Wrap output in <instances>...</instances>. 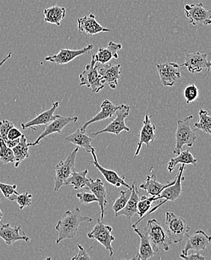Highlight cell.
<instances>
[{"instance_id":"1","label":"cell","mask_w":211,"mask_h":260,"mask_svg":"<svg viewBox=\"0 0 211 260\" xmlns=\"http://www.w3.org/2000/svg\"><path fill=\"white\" fill-rule=\"evenodd\" d=\"M92 220V217L82 215L80 208L76 207L66 211L55 226V229L59 233L56 244L60 243L64 239H75L80 225L83 222H91Z\"/></svg>"},{"instance_id":"2","label":"cell","mask_w":211,"mask_h":260,"mask_svg":"<svg viewBox=\"0 0 211 260\" xmlns=\"http://www.w3.org/2000/svg\"><path fill=\"white\" fill-rule=\"evenodd\" d=\"M149 241L155 253L163 250L168 251L172 244L166 228L156 218L148 220L146 228Z\"/></svg>"},{"instance_id":"3","label":"cell","mask_w":211,"mask_h":260,"mask_svg":"<svg viewBox=\"0 0 211 260\" xmlns=\"http://www.w3.org/2000/svg\"><path fill=\"white\" fill-rule=\"evenodd\" d=\"M193 115H190L184 119H179L177 123V130H176L175 149L173 153L177 155L183 150L184 146L191 147L196 142L197 137L195 131L192 129L191 122L193 119Z\"/></svg>"},{"instance_id":"4","label":"cell","mask_w":211,"mask_h":260,"mask_svg":"<svg viewBox=\"0 0 211 260\" xmlns=\"http://www.w3.org/2000/svg\"><path fill=\"white\" fill-rule=\"evenodd\" d=\"M185 169V165H182L179 168V171H178L177 176H176V180L174 184L168 186L166 187L158 196L154 197V200L155 201L159 200L165 199L164 201H162L161 203H159L157 206H154L153 209H150L148 213L145 214L141 219H140L139 222H141L143 219L146 218V217L149 216V214L153 213L157 210V209L160 207L162 205L165 204L166 202L168 201H174L180 197L181 193H182V182L185 180V177L183 176L184 173V170Z\"/></svg>"},{"instance_id":"5","label":"cell","mask_w":211,"mask_h":260,"mask_svg":"<svg viewBox=\"0 0 211 260\" xmlns=\"http://www.w3.org/2000/svg\"><path fill=\"white\" fill-rule=\"evenodd\" d=\"M166 230L172 243H180L190 230L185 219L172 212L166 213Z\"/></svg>"},{"instance_id":"6","label":"cell","mask_w":211,"mask_h":260,"mask_svg":"<svg viewBox=\"0 0 211 260\" xmlns=\"http://www.w3.org/2000/svg\"><path fill=\"white\" fill-rule=\"evenodd\" d=\"M97 66L98 62L94 54L92 55L91 62L86 64L84 71L79 76L80 86H86L94 93H98L104 88V83L97 72Z\"/></svg>"},{"instance_id":"7","label":"cell","mask_w":211,"mask_h":260,"mask_svg":"<svg viewBox=\"0 0 211 260\" xmlns=\"http://www.w3.org/2000/svg\"><path fill=\"white\" fill-rule=\"evenodd\" d=\"M130 110V107L128 105H124V104L119 105V108L116 112V119L104 128L91 134V138H94L97 135L104 133L119 135L122 132H130V127H127L125 124V119L129 116Z\"/></svg>"},{"instance_id":"8","label":"cell","mask_w":211,"mask_h":260,"mask_svg":"<svg viewBox=\"0 0 211 260\" xmlns=\"http://www.w3.org/2000/svg\"><path fill=\"white\" fill-rule=\"evenodd\" d=\"M112 232H113L112 226L105 224L100 218H97V224L87 235L89 239L97 241L100 245H103L110 252V256H113L114 253L112 244L116 239L115 236L112 234Z\"/></svg>"},{"instance_id":"9","label":"cell","mask_w":211,"mask_h":260,"mask_svg":"<svg viewBox=\"0 0 211 260\" xmlns=\"http://www.w3.org/2000/svg\"><path fill=\"white\" fill-rule=\"evenodd\" d=\"M79 147L75 148L66 157L65 160H61L55 168L56 176H55V191H58L61 186L64 185V182L75 170V162Z\"/></svg>"},{"instance_id":"10","label":"cell","mask_w":211,"mask_h":260,"mask_svg":"<svg viewBox=\"0 0 211 260\" xmlns=\"http://www.w3.org/2000/svg\"><path fill=\"white\" fill-rule=\"evenodd\" d=\"M184 14L193 26H208L211 23V12L204 7L202 3L185 5Z\"/></svg>"},{"instance_id":"11","label":"cell","mask_w":211,"mask_h":260,"mask_svg":"<svg viewBox=\"0 0 211 260\" xmlns=\"http://www.w3.org/2000/svg\"><path fill=\"white\" fill-rule=\"evenodd\" d=\"M78 118L77 116L73 117H67V116H61L60 115H56L54 119L46 124L45 131L39 135V138L36 139L32 143H29V146H36L40 143L43 139H47V137L53 134H61L63 129L67 124H75L77 122Z\"/></svg>"},{"instance_id":"12","label":"cell","mask_w":211,"mask_h":260,"mask_svg":"<svg viewBox=\"0 0 211 260\" xmlns=\"http://www.w3.org/2000/svg\"><path fill=\"white\" fill-rule=\"evenodd\" d=\"M180 64L168 61L157 64V72L164 86H174L181 80Z\"/></svg>"},{"instance_id":"13","label":"cell","mask_w":211,"mask_h":260,"mask_svg":"<svg viewBox=\"0 0 211 260\" xmlns=\"http://www.w3.org/2000/svg\"><path fill=\"white\" fill-rule=\"evenodd\" d=\"M181 67H185L192 74L200 73L203 70L207 69V72L210 71L211 62L207 59L206 53L200 52L187 53L184 64H180Z\"/></svg>"},{"instance_id":"14","label":"cell","mask_w":211,"mask_h":260,"mask_svg":"<svg viewBox=\"0 0 211 260\" xmlns=\"http://www.w3.org/2000/svg\"><path fill=\"white\" fill-rule=\"evenodd\" d=\"M94 48V45L92 44L88 45V46L83 47L82 49H61L60 51L57 54L47 56L45 57V61H50V62L55 63L57 64H64L71 62L76 58L82 55L87 54Z\"/></svg>"},{"instance_id":"15","label":"cell","mask_w":211,"mask_h":260,"mask_svg":"<svg viewBox=\"0 0 211 260\" xmlns=\"http://www.w3.org/2000/svg\"><path fill=\"white\" fill-rule=\"evenodd\" d=\"M187 236V243L184 246V250L181 252V254H188L189 250H195V251H200V250H204L207 248L210 242V236H209L205 232L202 230H197L194 234L192 236Z\"/></svg>"},{"instance_id":"16","label":"cell","mask_w":211,"mask_h":260,"mask_svg":"<svg viewBox=\"0 0 211 260\" xmlns=\"http://www.w3.org/2000/svg\"><path fill=\"white\" fill-rule=\"evenodd\" d=\"M121 64H112L110 63L100 64L98 62L97 72L103 83H108L111 89H116L119 84L121 76Z\"/></svg>"},{"instance_id":"17","label":"cell","mask_w":211,"mask_h":260,"mask_svg":"<svg viewBox=\"0 0 211 260\" xmlns=\"http://www.w3.org/2000/svg\"><path fill=\"white\" fill-rule=\"evenodd\" d=\"M95 152V149L92 148L90 153L91 155H92L93 160L92 161L89 162L94 165V166L97 169V170H99V171L101 173V174L103 175L107 182H108L109 184L117 187V188L121 187V186H124V187H127V188H130V186L124 181L125 176H120L115 170L103 168V167L99 164Z\"/></svg>"},{"instance_id":"18","label":"cell","mask_w":211,"mask_h":260,"mask_svg":"<svg viewBox=\"0 0 211 260\" xmlns=\"http://www.w3.org/2000/svg\"><path fill=\"white\" fill-rule=\"evenodd\" d=\"M77 27L80 32L85 33L89 36L110 31V29H107L97 22L94 13L79 17L77 19Z\"/></svg>"},{"instance_id":"19","label":"cell","mask_w":211,"mask_h":260,"mask_svg":"<svg viewBox=\"0 0 211 260\" xmlns=\"http://www.w3.org/2000/svg\"><path fill=\"white\" fill-rule=\"evenodd\" d=\"M156 127L154 124L151 123V116L149 114H146L145 116L144 121H143V125L142 127L139 134V140L137 143V148L135 151V157L138 155L140 151H141L142 146L143 144H146L148 148L150 146V143L155 140Z\"/></svg>"},{"instance_id":"20","label":"cell","mask_w":211,"mask_h":260,"mask_svg":"<svg viewBox=\"0 0 211 260\" xmlns=\"http://www.w3.org/2000/svg\"><path fill=\"white\" fill-rule=\"evenodd\" d=\"M21 226H11L9 223H3L0 226V238L6 242V245H12L17 241H24L26 242H29L31 241L30 238L26 236L24 232L20 234Z\"/></svg>"},{"instance_id":"21","label":"cell","mask_w":211,"mask_h":260,"mask_svg":"<svg viewBox=\"0 0 211 260\" xmlns=\"http://www.w3.org/2000/svg\"><path fill=\"white\" fill-rule=\"evenodd\" d=\"M86 189L91 190V193H94V196L97 199V203L100 208V216L99 218L100 220L104 219L105 206L107 203V188L105 184L102 182L101 179H89Z\"/></svg>"},{"instance_id":"22","label":"cell","mask_w":211,"mask_h":260,"mask_svg":"<svg viewBox=\"0 0 211 260\" xmlns=\"http://www.w3.org/2000/svg\"><path fill=\"white\" fill-rule=\"evenodd\" d=\"M133 229L135 233L139 236L140 247L136 256L132 258V259L147 260L153 257L156 254V253L151 247L146 228L143 229L142 228L135 226Z\"/></svg>"},{"instance_id":"23","label":"cell","mask_w":211,"mask_h":260,"mask_svg":"<svg viewBox=\"0 0 211 260\" xmlns=\"http://www.w3.org/2000/svg\"><path fill=\"white\" fill-rule=\"evenodd\" d=\"M119 106L115 105L113 102H110L109 99H105L101 105H100V110L97 114H96L94 117L91 118L90 120L85 122L80 127L81 132H86V128L89 124L94 122H100V121L106 120L109 118H112L116 114V110L119 108Z\"/></svg>"},{"instance_id":"24","label":"cell","mask_w":211,"mask_h":260,"mask_svg":"<svg viewBox=\"0 0 211 260\" xmlns=\"http://www.w3.org/2000/svg\"><path fill=\"white\" fill-rule=\"evenodd\" d=\"M175 180L176 177L174 178V180L171 181V182H168L165 184L160 183V182L157 180V176H156V174L152 173V174L147 176L146 180L143 182V183L138 185V188L145 190L149 196L157 197L158 196L166 187L174 184Z\"/></svg>"},{"instance_id":"25","label":"cell","mask_w":211,"mask_h":260,"mask_svg":"<svg viewBox=\"0 0 211 260\" xmlns=\"http://www.w3.org/2000/svg\"><path fill=\"white\" fill-rule=\"evenodd\" d=\"M59 106V102H54L52 105L51 108L49 110H45L42 112L40 114L37 115L34 119L29 121L27 122L22 123L21 127L23 130H26L28 128H31L33 130H36L34 127L37 126L46 125L49 122H51L54 119V113L56 109Z\"/></svg>"},{"instance_id":"26","label":"cell","mask_w":211,"mask_h":260,"mask_svg":"<svg viewBox=\"0 0 211 260\" xmlns=\"http://www.w3.org/2000/svg\"><path fill=\"white\" fill-rule=\"evenodd\" d=\"M122 49V45L121 44L115 43L113 42H110L108 46L105 48L100 47L98 51L96 54V60L100 64H106L111 60L112 59H119V54L118 52Z\"/></svg>"},{"instance_id":"27","label":"cell","mask_w":211,"mask_h":260,"mask_svg":"<svg viewBox=\"0 0 211 260\" xmlns=\"http://www.w3.org/2000/svg\"><path fill=\"white\" fill-rule=\"evenodd\" d=\"M138 200H139V198H138V188L136 187L135 182H133L131 186V194H130L127 204L121 210L116 212V217L124 215L127 219L130 220L135 214H137V203H138Z\"/></svg>"},{"instance_id":"28","label":"cell","mask_w":211,"mask_h":260,"mask_svg":"<svg viewBox=\"0 0 211 260\" xmlns=\"http://www.w3.org/2000/svg\"><path fill=\"white\" fill-rule=\"evenodd\" d=\"M65 140L68 143L75 145L77 147L83 148L86 152L90 153L92 146H91V141L92 138L89 136L86 132H81L80 128L76 130L73 134L66 137Z\"/></svg>"},{"instance_id":"29","label":"cell","mask_w":211,"mask_h":260,"mask_svg":"<svg viewBox=\"0 0 211 260\" xmlns=\"http://www.w3.org/2000/svg\"><path fill=\"white\" fill-rule=\"evenodd\" d=\"M45 21L59 26L63 19L65 17L66 9L59 6H53L46 8L44 10Z\"/></svg>"},{"instance_id":"30","label":"cell","mask_w":211,"mask_h":260,"mask_svg":"<svg viewBox=\"0 0 211 260\" xmlns=\"http://www.w3.org/2000/svg\"><path fill=\"white\" fill-rule=\"evenodd\" d=\"M29 148L27 139L24 135H22L17 146L12 149L14 152V155H15L14 164H15V168H18L23 160L29 157Z\"/></svg>"},{"instance_id":"31","label":"cell","mask_w":211,"mask_h":260,"mask_svg":"<svg viewBox=\"0 0 211 260\" xmlns=\"http://www.w3.org/2000/svg\"><path fill=\"white\" fill-rule=\"evenodd\" d=\"M89 170H85L81 172H76L75 170L72 172L69 178L64 182V185H70L74 187L75 190H80L87 187L89 178L87 177Z\"/></svg>"},{"instance_id":"32","label":"cell","mask_w":211,"mask_h":260,"mask_svg":"<svg viewBox=\"0 0 211 260\" xmlns=\"http://www.w3.org/2000/svg\"><path fill=\"white\" fill-rule=\"evenodd\" d=\"M198 160L193 157V154L189 150L181 151L180 153L177 154V157H172L169 161L168 162V171L169 173L174 170V168L179 164L181 165H193L196 166Z\"/></svg>"},{"instance_id":"33","label":"cell","mask_w":211,"mask_h":260,"mask_svg":"<svg viewBox=\"0 0 211 260\" xmlns=\"http://www.w3.org/2000/svg\"><path fill=\"white\" fill-rule=\"evenodd\" d=\"M155 201L154 196H144L142 197L141 199L138 200V203H137V214H138L139 219L134 223L132 225V228H135L136 225L139 223L140 219L143 217L152 207L153 204Z\"/></svg>"},{"instance_id":"34","label":"cell","mask_w":211,"mask_h":260,"mask_svg":"<svg viewBox=\"0 0 211 260\" xmlns=\"http://www.w3.org/2000/svg\"><path fill=\"white\" fill-rule=\"evenodd\" d=\"M199 120L195 123L194 127L196 130H201L205 133L211 134V116L208 112L204 109H201L198 112Z\"/></svg>"},{"instance_id":"35","label":"cell","mask_w":211,"mask_h":260,"mask_svg":"<svg viewBox=\"0 0 211 260\" xmlns=\"http://www.w3.org/2000/svg\"><path fill=\"white\" fill-rule=\"evenodd\" d=\"M0 161L3 165L15 162V155L12 149L6 146L3 140H0Z\"/></svg>"},{"instance_id":"36","label":"cell","mask_w":211,"mask_h":260,"mask_svg":"<svg viewBox=\"0 0 211 260\" xmlns=\"http://www.w3.org/2000/svg\"><path fill=\"white\" fill-rule=\"evenodd\" d=\"M130 194H131V187L130 188H127V190L120 191L119 198L113 203V209L115 213L121 210L125 206L130 198Z\"/></svg>"},{"instance_id":"37","label":"cell","mask_w":211,"mask_h":260,"mask_svg":"<svg viewBox=\"0 0 211 260\" xmlns=\"http://www.w3.org/2000/svg\"><path fill=\"white\" fill-rule=\"evenodd\" d=\"M199 95V91L195 84L187 85L184 91V99L187 105L195 102Z\"/></svg>"},{"instance_id":"38","label":"cell","mask_w":211,"mask_h":260,"mask_svg":"<svg viewBox=\"0 0 211 260\" xmlns=\"http://www.w3.org/2000/svg\"><path fill=\"white\" fill-rule=\"evenodd\" d=\"M12 201L17 202V204L20 206V210L24 209L26 207H29L32 203V195L29 193V192H25V193H21V194L15 195Z\"/></svg>"},{"instance_id":"39","label":"cell","mask_w":211,"mask_h":260,"mask_svg":"<svg viewBox=\"0 0 211 260\" xmlns=\"http://www.w3.org/2000/svg\"><path fill=\"white\" fill-rule=\"evenodd\" d=\"M0 190L3 196L12 201L15 195L19 194L17 190V184H9L0 182Z\"/></svg>"},{"instance_id":"40","label":"cell","mask_w":211,"mask_h":260,"mask_svg":"<svg viewBox=\"0 0 211 260\" xmlns=\"http://www.w3.org/2000/svg\"><path fill=\"white\" fill-rule=\"evenodd\" d=\"M13 127H15V124L10 121L6 119L0 121V140H3V141L7 140L8 133Z\"/></svg>"},{"instance_id":"41","label":"cell","mask_w":211,"mask_h":260,"mask_svg":"<svg viewBox=\"0 0 211 260\" xmlns=\"http://www.w3.org/2000/svg\"><path fill=\"white\" fill-rule=\"evenodd\" d=\"M77 198L80 200L82 204H90L94 202H97V199L94 196V193H89V192H80L77 193Z\"/></svg>"},{"instance_id":"42","label":"cell","mask_w":211,"mask_h":260,"mask_svg":"<svg viewBox=\"0 0 211 260\" xmlns=\"http://www.w3.org/2000/svg\"><path fill=\"white\" fill-rule=\"evenodd\" d=\"M79 248V252L77 255H75V256L72 257V260H80V259H91V258L88 254V251L90 250L91 249H92V246L89 247L88 250H86L84 247H83L81 245H77Z\"/></svg>"},{"instance_id":"43","label":"cell","mask_w":211,"mask_h":260,"mask_svg":"<svg viewBox=\"0 0 211 260\" xmlns=\"http://www.w3.org/2000/svg\"><path fill=\"white\" fill-rule=\"evenodd\" d=\"M22 135H23V134L21 133V132H20L18 128L13 127L9 130L7 135V138L8 140H16V139L21 138Z\"/></svg>"},{"instance_id":"44","label":"cell","mask_w":211,"mask_h":260,"mask_svg":"<svg viewBox=\"0 0 211 260\" xmlns=\"http://www.w3.org/2000/svg\"><path fill=\"white\" fill-rule=\"evenodd\" d=\"M180 257L182 258V259L186 260H205V256H203L202 255L199 254L198 252L196 253H191L190 255H182L181 253Z\"/></svg>"},{"instance_id":"45","label":"cell","mask_w":211,"mask_h":260,"mask_svg":"<svg viewBox=\"0 0 211 260\" xmlns=\"http://www.w3.org/2000/svg\"><path fill=\"white\" fill-rule=\"evenodd\" d=\"M20 141V138L16 139V140H5V143H6V146L10 148V149H12V148L15 147V146H17V143Z\"/></svg>"},{"instance_id":"46","label":"cell","mask_w":211,"mask_h":260,"mask_svg":"<svg viewBox=\"0 0 211 260\" xmlns=\"http://www.w3.org/2000/svg\"><path fill=\"white\" fill-rule=\"evenodd\" d=\"M12 53H13L12 52H9V54H8L7 56L3 59V60L0 61V68H1L2 66L6 62V61L9 60V59L12 57Z\"/></svg>"},{"instance_id":"47","label":"cell","mask_w":211,"mask_h":260,"mask_svg":"<svg viewBox=\"0 0 211 260\" xmlns=\"http://www.w3.org/2000/svg\"><path fill=\"white\" fill-rule=\"evenodd\" d=\"M1 198H0V203H1ZM3 217V213L2 212L1 209H0V222H1L2 218Z\"/></svg>"}]
</instances>
